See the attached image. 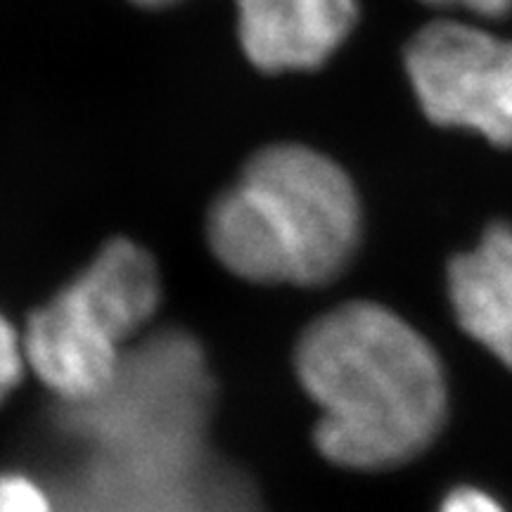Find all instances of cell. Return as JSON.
I'll return each mask as SVG.
<instances>
[{
    "instance_id": "1",
    "label": "cell",
    "mask_w": 512,
    "mask_h": 512,
    "mask_svg": "<svg viewBox=\"0 0 512 512\" xmlns=\"http://www.w3.org/2000/svg\"><path fill=\"white\" fill-rule=\"evenodd\" d=\"M320 408L318 451L354 470H384L425 451L446 418L439 356L380 304L351 302L313 320L294 351Z\"/></svg>"
},
{
    "instance_id": "2",
    "label": "cell",
    "mask_w": 512,
    "mask_h": 512,
    "mask_svg": "<svg viewBox=\"0 0 512 512\" xmlns=\"http://www.w3.org/2000/svg\"><path fill=\"white\" fill-rule=\"evenodd\" d=\"M207 238L242 280L320 287L356 254L361 202L347 171L323 152L271 145L211 204Z\"/></svg>"
},
{
    "instance_id": "3",
    "label": "cell",
    "mask_w": 512,
    "mask_h": 512,
    "mask_svg": "<svg viewBox=\"0 0 512 512\" xmlns=\"http://www.w3.org/2000/svg\"><path fill=\"white\" fill-rule=\"evenodd\" d=\"M159 299L155 259L131 240L107 242L74 283L31 313L24 358L62 399H98L117 377L119 344L152 318Z\"/></svg>"
},
{
    "instance_id": "4",
    "label": "cell",
    "mask_w": 512,
    "mask_h": 512,
    "mask_svg": "<svg viewBox=\"0 0 512 512\" xmlns=\"http://www.w3.org/2000/svg\"><path fill=\"white\" fill-rule=\"evenodd\" d=\"M403 67L432 124L512 145L510 38L463 19H437L408 41Z\"/></svg>"
},
{
    "instance_id": "5",
    "label": "cell",
    "mask_w": 512,
    "mask_h": 512,
    "mask_svg": "<svg viewBox=\"0 0 512 512\" xmlns=\"http://www.w3.org/2000/svg\"><path fill=\"white\" fill-rule=\"evenodd\" d=\"M235 8L240 46L266 74L323 67L358 22L356 0H235Z\"/></svg>"
},
{
    "instance_id": "6",
    "label": "cell",
    "mask_w": 512,
    "mask_h": 512,
    "mask_svg": "<svg viewBox=\"0 0 512 512\" xmlns=\"http://www.w3.org/2000/svg\"><path fill=\"white\" fill-rule=\"evenodd\" d=\"M448 294L467 335L512 368V228H489L472 252L453 259Z\"/></svg>"
},
{
    "instance_id": "7",
    "label": "cell",
    "mask_w": 512,
    "mask_h": 512,
    "mask_svg": "<svg viewBox=\"0 0 512 512\" xmlns=\"http://www.w3.org/2000/svg\"><path fill=\"white\" fill-rule=\"evenodd\" d=\"M0 512H53V508L29 477L0 475Z\"/></svg>"
},
{
    "instance_id": "8",
    "label": "cell",
    "mask_w": 512,
    "mask_h": 512,
    "mask_svg": "<svg viewBox=\"0 0 512 512\" xmlns=\"http://www.w3.org/2000/svg\"><path fill=\"white\" fill-rule=\"evenodd\" d=\"M24 361L27 358H24L22 339L10 320L0 313V403L22 380Z\"/></svg>"
},
{
    "instance_id": "9",
    "label": "cell",
    "mask_w": 512,
    "mask_h": 512,
    "mask_svg": "<svg viewBox=\"0 0 512 512\" xmlns=\"http://www.w3.org/2000/svg\"><path fill=\"white\" fill-rule=\"evenodd\" d=\"M434 10L460 12L479 19H498L512 12V0H420Z\"/></svg>"
},
{
    "instance_id": "10",
    "label": "cell",
    "mask_w": 512,
    "mask_h": 512,
    "mask_svg": "<svg viewBox=\"0 0 512 512\" xmlns=\"http://www.w3.org/2000/svg\"><path fill=\"white\" fill-rule=\"evenodd\" d=\"M439 512H505L494 498L479 489H456L441 503Z\"/></svg>"
},
{
    "instance_id": "11",
    "label": "cell",
    "mask_w": 512,
    "mask_h": 512,
    "mask_svg": "<svg viewBox=\"0 0 512 512\" xmlns=\"http://www.w3.org/2000/svg\"><path fill=\"white\" fill-rule=\"evenodd\" d=\"M131 3L143 5V8H166V5H174L178 0H131Z\"/></svg>"
}]
</instances>
